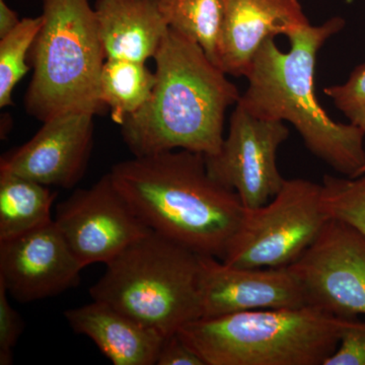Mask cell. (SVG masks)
<instances>
[{
    "mask_svg": "<svg viewBox=\"0 0 365 365\" xmlns=\"http://www.w3.org/2000/svg\"><path fill=\"white\" fill-rule=\"evenodd\" d=\"M109 175L150 230L223 260L245 206L235 191L209 175L202 153L178 150L133 157L116 163Z\"/></svg>",
    "mask_w": 365,
    "mask_h": 365,
    "instance_id": "6da1fadb",
    "label": "cell"
},
{
    "mask_svg": "<svg viewBox=\"0 0 365 365\" xmlns=\"http://www.w3.org/2000/svg\"><path fill=\"white\" fill-rule=\"evenodd\" d=\"M153 59V95L120 125L127 148L134 157L178 150L216 155L225 113L242 93L196 41L172 29Z\"/></svg>",
    "mask_w": 365,
    "mask_h": 365,
    "instance_id": "7a4b0ae2",
    "label": "cell"
},
{
    "mask_svg": "<svg viewBox=\"0 0 365 365\" xmlns=\"http://www.w3.org/2000/svg\"><path fill=\"white\" fill-rule=\"evenodd\" d=\"M344 26L340 16L304 26L288 36V52L281 51L272 38L266 40L255 55L246 76L248 88L237 103L254 116L289 122L314 157L343 176L356 178L365 168L364 132L331 119L314 90L319 51Z\"/></svg>",
    "mask_w": 365,
    "mask_h": 365,
    "instance_id": "3957f363",
    "label": "cell"
},
{
    "mask_svg": "<svg viewBox=\"0 0 365 365\" xmlns=\"http://www.w3.org/2000/svg\"><path fill=\"white\" fill-rule=\"evenodd\" d=\"M345 319L316 307L200 318L178 332L205 365H324Z\"/></svg>",
    "mask_w": 365,
    "mask_h": 365,
    "instance_id": "277c9868",
    "label": "cell"
},
{
    "mask_svg": "<svg viewBox=\"0 0 365 365\" xmlns=\"http://www.w3.org/2000/svg\"><path fill=\"white\" fill-rule=\"evenodd\" d=\"M43 18L31 48L33 76L26 111L45 122L67 112L101 114L100 76L106 56L90 0H43Z\"/></svg>",
    "mask_w": 365,
    "mask_h": 365,
    "instance_id": "5b68a950",
    "label": "cell"
},
{
    "mask_svg": "<svg viewBox=\"0 0 365 365\" xmlns=\"http://www.w3.org/2000/svg\"><path fill=\"white\" fill-rule=\"evenodd\" d=\"M200 256L151 230L106 265L91 299L167 337L200 319Z\"/></svg>",
    "mask_w": 365,
    "mask_h": 365,
    "instance_id": "8992f818",
    "label": "cell"
},
{
    "mask_svg": "<svg viewBox=\"0 0 365 365\" xmlns=\"http://www.w3.org/2000/svg\"><path fill=\"white\" fill-rule=\"evenodd\" d=\"M330 220L321 184L287 180L265 205L245 207L244 220L222 262L242 268H283L294 264Z\"/></svg>",
    "mask_w": 365,
    "mask_h": 365,
    "instance_id": "52a82bcc",
    "label": "cell"
},
{
    "mask_svg": "<svg viewBox=\"0 0 365 365\" xmlns=\"http://www.w3.org/2000/svg\"><path fill=\"white\" fill-rule=\"evenodd\" d=\"M307 306L342 319L365 314V235L330 218L304 254L288 266Z\"/></svg>",
    "mask_w": 365,
    "mask_h": 365,
    "instance_id": "ba28073f",
    "label": "cell"
},
{
    "mask_svg": "<svg viewBox=\"0 0 365 365\" xmlns=\"http://www.w3.org/2000/svg\"><path fill=\"white\" fill-rule=\"evenodd\" d=\"M288 137L284 122L254 116L237 103L222 148L216 155L205 157L209 175L235 191L245 207H261L287 181L276 158Z\"/></svg>",
    "mask_w": 365,
    "mask_h": 365,
    "instance_id": "9c48e42d",
    "label": "cell"
},
{
    "mask_svg": "<svg viewBox=\"0 0 365 365\" xmlns=\"http://www.w3.org/2000/svg\"><path fill=\"white\" fill-rule=\"evenodd\" d=\"M54 222L85 268L107 265L151 232L119 193L109 173L58 204Z\"/></svg>",
    "mask_w": 365,
    "mask_h": 365,
    "instance_id": "30bf717a",
    "label": "cell"
},
{
    "mask_svg": "<svg viewBox=\"0 0 365 365\" xmlns=\"http://www.w3.org/2000/svg\"><path fill=\"white\" fill-rule=\"evenodd\" d=\"M95 113L73 111L47 121L25 144L2 155L0 173L48 187L71 189L85 175L95 133Z\"/></svg>",
    "mask_w": 365,
    "mask_h": 365,
    "instance_id": "8fae6325",
    "label": "cell"
},
{
    "mask_svg": "<svg viewBox=\"0 0 365 365\" xmlns=\"http://www.w3.org/2000/svg\"><path fill=\"white\" fill-rule=\"evenodd\" d=\"M83 268L54 220L0 241V282L20 302L56 297L78 287Z\"/></svg>",
    "mask_w": 365,
    "mask_h": 365,
    "instance_id": "7c38bea8",
    "label": "cell"
},
{
    "mask_svg": "<svg viewBox=\"0 0 365 365\" xmlns=\"http://www.w3.org/2000/svg\"><path fill=\"white\" fill-rule=\"evenodd\" d=\"M306 306L304 290L289 267H235L200 256V318Z\"/></svg>",
    "mask_w": 365,
    "mask_h": 365,
    "instance_id": "4fadbf2b",
    "label": "cell"
},
{
    "mask_svg": "<svg viewBox=\"0 0 365 365\" xmlns=\"http://www.w3.org/2000/svg\"><path fill=\"white\" fill-rule=\"evenodd\" d=\"M309 25L299 0H225L217 66L246 78L266 40L292 35Z\"/></svg>",
    "mask_w": 365,
    "mask_h": 365,
    "instance_id": "5bb4252c",
    "label": "cell"
},
{
    "mask_svg": "<svg viewBox=\"0 0 365 365\" xmlns=\"http://www.w3.org/2000/svg\"><path fill=\"white\" fill-rule=\"evenodd\" d=\"M79 335L90 338L114 365H155L165 336L114 307L93 299L64 313Z\"/></svg>",
    "mask_w": 365,
    "mask_h": 365,
    "instance_id": "9a60e30c",
    "label": "cell"
},
{
    "mask_svg": "<svg viewBox=\"0 0 365 365\" xmlns=\"http://www.w3.org/2000/svg\"><path fill=\"white\" fill-rule=\"evenodd\" d=\"M93 9L106 59L155 58L170 30L157 0H97Z\"/></svg>",
    "mask_w": 365,
    "mask_h": 365,
    "instance_id": "2e32d148",
    "label": "cell"
},
{
    "mask_svg": "<svg viewBox=\"0 0 365 365\" xmlns=\"http://www.w3.org/2000/svg\"><path fill=\"white\" fill-rule=\"evenodd\" d=\"M56 197L57 192L41 182L0 173V241L52 222Z\"/></svg>",
    "mask_w": 365,
    "mask_h": 365,
    "instance_id": "e0dca14e",
    "label": "cell"
},
{
    "mask_svg": "<svg viewBox=\"0 0 365 365\" xmlns=\"http://www.w3.org/2000/svg\"><path fill=\"white\" fill-rule=\"evenodd\" d=\"M157 76L145 62L107 58L100 76V100L111 111L113 121L121 125L150 100Z\"/></svg>",
    "mask_w": 365,
    "mask_h": 365,
    "instance_id": "ac0fdd59",
    "label": "cell"
},
{
    "mask_svg": "<svg viewBox=\"0 0 365 365\" xmlns=\"http://www.w3.org/2000/svg\"><path fill=\"white\" fill-rule=\"evenodd\" d=\"M157 1L169 28L196 41L208 58L217 66L225 0Z\"/></svg>",
    "mask_w": 365,
    "mask_h": 365,
    "instance_id": "d6986e66",
    "label": "cell"
},
{
    "mask_svg": "<svg viewBox=\"0 0 365 365\" xmlns=\"http://www.w3.org/2000/svg\"><path fill=\"white\" fill-rule=\"evenodd\" d=\"M42 24V16L21 19L13 32L0 39V108L14 105V88L30 71L26 61Z\"/></svg>",
    "mask_w": 365,
    "mask_h": 365,
    "instance_id": "ffe728a7",
    "label": "cell"
},
{
    "mask_svg": "<svg viewBox=\"0 0 365 365\" xmlns=\"http://www.w3.org/2000/svg\"><path fill=\"white\" fill-rule=\"evenodd\" d=\"M321 186L329 218L342 220L365 235V173L356 178L326 175Z\"/></svg>",
    "mask_w": 365,
    "mask_h": 365,
    "instance_id": "44dd1931",
    "label": "cell"
},
{
    "mask_svg": "<svg viewBox=\"0 0 365 365\" xmlns=\"http://www.w3.org/2000/svg\"><path fill=\"white\" fill-rule=\"evenodd\" d=\"M324 91L349 123L365 134V63L357 66L345 83L328 86Z\"/></svg>",
    "mask_w": 365,
    "mask_h": 365,
    "instance_id": "7402d4cb",
    "label": "cell"
},
{
    "mask_svg": "<svg viewBox=\"0 0 365 365\" xmlns=\"http://www.w3.org/2000/svg\"><path fill=\"white\" fill-rule=\"evenodd\" d=\"M324 365H365V322L344 319L337 349Z\"/></svg>",
    "mask_w": 365,
    "mask_h": 365,
    "instance_id": "603a6c76",
    "label": "cell"
},
{
    "mask_svg": "<svg viewBox=\"0 0 365 365\" xmlns=\"http://www.w3.org/2000/svg\"><path fill=\"white\" fill-rule=\"evenodd\" d=\"M9 292L0 282V365L14 364V351L25 324L9 300Z\"/></svg>",
    "mask_w": 365,
    "mask_h": 365,
    "instance_id": "cb8c5ba5",
    "label": "cell"
},
{
    "mask_svg": "<svg viewBox=\"0 0 365 365\" xmlns=\"http://www.w3.org/2000/svg\"><path fill=\"white\" fill-rule=\"evenodd\" d=\"M157 365H205L201 357L179 332L170 334L163 341Z\"/></svg>",
    "mask_w": 365,
    "mask_h": 365,
    "instance_id": "d4e9b609",
    "label": "cell"
},
{
    "mask_svg": "<svg viewBox=\"0 0 365 365\" xmlns=\"http://www.w3.org/2000/svg\"><path fill=\"white\" fill-rule=\"evenodd\" d=\"M21 21L18 14L4 0H0V39L13 32Z\"/></svg>",
    "mask_w": 365,
    "mask_h": 365,
    "instance_id": "484cf974",
    "label": "cell"
},
{
    "mask_svg": "<svg viewBox=\"0 0 365 365\" xmlns=\"http://www.w3.org/2000/svg\"><path fill=\"white\" fill-rule=\"evenodd\" d=\"M364 173H365V168H364V170H362V174H364Z\"/></svg>",
    "mask_w": 365,
    "mask_h": 365,
    "instance_id": "4316f807",
    "label": "cell"
}]
</instances>
